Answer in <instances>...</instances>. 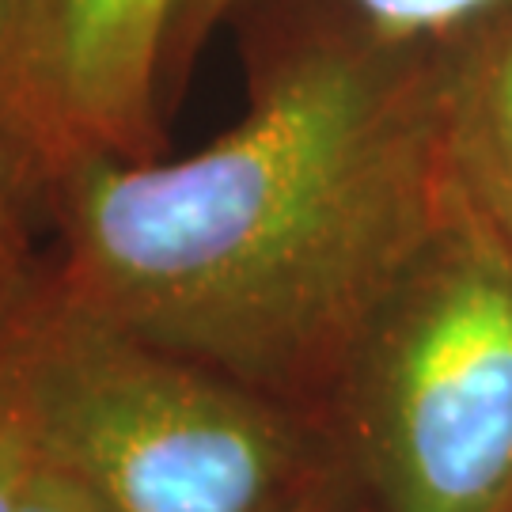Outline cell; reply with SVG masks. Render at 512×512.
I'll return each mask as SVG.
<instances>
[{
  "label": "cell",
  "mask_w": 512,
  "mask_h": 512,
  "mask_svg": "<svg viewBox=\"0 0 512 512\" xmlns=\"http://www.w3.org/2000/svg\"><path fill=\"white\" fill-rule=\"evenodd\" d=\"M452 194L440 42L342 0L266 23L232 129L42 186L61 293L323 425L357 330Z\"/></svg>",
  "instance_id": "obj_1"
},
{
  "label": "cell",
  "mask_w": 512,
  "mask_h": 512,
  "mask_svg": "<svg viewBox=\"0 0 512 512\" xmlns=\"http://www.w3.org/2000/svg\"><path fill=\"white\" fill-rule=\"evenodd\" d=\"M38 452L110 512H346L319 421L46 281L8 334Z\"/></svg>",
  "instance_id": "obj_2"
},
{
  "label": "cell",
  "mask_w": 512,
  "mask_h": 512,
  "mask_svg": "<svg viewBox=\"0 0 512 512\" xmlns=\"http://www.w3.org/2000/svg\"><path fill=\"white\" fill-rule=\"evenodd\" d=\"M346 512H512V255L452 179L323 410Z\"/></svg>",
  "instance_id": "obj_3"
},
{
  "label": "cell",
  "mask_w": 512,
  "mask_h": 512,
  "mask_svg": "<svg viewBox=\"0 0 512 512\" xmlns=\"http://www.w3.org/2000/svg\"><path fill=\"white\" fill-rule=\"evenodd\" d=\"M175 0H12L0 122L42 186L95 156H164V57Z\"/></svg>",
  "instance_id": "obj_4"
},
{
  "label": "cell",
  "mask_w": 512,
  "mask_h": 512,
  "mask_svg": "<svg viewBox=\"0 0 512 512\" xmlns=\"http://www.w3.org/2000/svg\"><path fill=\"white\" fill-rule=\"evenodd\" d=\"M452 179L512 255V8L440 42Z\"/></svg>",
  "instance_id": "obj_5"
},
{
  "label": "cell",
  "mask_w": 512,
  "mask_h": 512,
  "mask_svg": "<svg viewBox=\"0 0 512 512\" xmlns=\"http://www.w3.org/2000/svg\"><path fill=\"white\" fill-rule=\"evenodd\" d=\"M247 4H255V0H175L171 4L164 57L167 99H175L194 57L202 54L205 38ZM342 4H349L357 16H365L387 35L421 38V42H448V38L471 31L482 19L512 8V0H342Z\"/></svg>",
  "instance_id": "obj_6"
},
{
  "label": "cell",
  "mask_w": 512,
  "mask_h": 512,
  "mask_svg": "<svg viewBox=\"0 0 512 512\" xmlns=\"http://www.w3.org/2000/svg\"><path fill=\"white\" fill-rule=\"evenodd\" d=\"M42 224V179L0 122V346L50 270V255L38 247Z\"/></svg>",
  "instance_id": "obj_7"
},
{
  "label": "cell",
  "mask_w": 512,
  "mask_h": 512,
  "mask_svg": "<svg viewBox=\"0 0 512 512\" xmlns=\"http://www.w3.org/2000/svg\"><path fill=\"white\" fill-rule=\"evenodd\" d=\"M38 463H42V452H38L31 410H27L16 361L4 338L0 346V512L19 509Z\"/></svg>",
  "instance_id": "obj_8"
},
{
  "label": "cell",
  "mask_w": 512,
  "mask_h": 512,
  "mask_svg": "<svg viewBox=\"0 0 512 512\" xmlns=\"http://www.w3.org/2000/svg\"><path fill=\"white\" fill-rule=\"evenodd\" d=\"M16 512H110V509L88 486H80L73 475H65L61 467L42 459Z\"/></svg>",
  "instance_id": "obj_9"
},
{
  "label": "cell",
  "mask_w": 512,
  "mask_h": 512,
  "mask_svg": "<svg viewBox=\"0 0 512 512\" xmlns=\"http://www.w3.org/2000/svg\"><path fill=\"white\" fill-rule=\"evenodd\" d=\"M8 16H12V0H0V35H4V27H8Z\"/></svg>",
  "instance_id": "obj_10"
}]
</instances>
